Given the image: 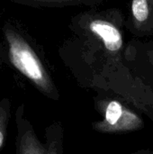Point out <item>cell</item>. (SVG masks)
Segmentation results:
<instances>
[{
  "mask_svg": "<svg viewBox=\"0 0 153 154\" xmlns=\"http://www.w3.org/2000/svg\"><path fill=\"white\" fill-rule=\"evenodd\" d=\"M131 16L138 31H148L153 27V0H132Z\"/></svg>",
  "mask_w": 153,
  "mask_h": 154,
  "instance_id": "obj_4",
  "label": "cell"
},
{
  "mask_svg": "<svg viewBox=\"0 0 153 154\" xmlns=\"http://www.w3.org/2000/svg\"><path fill=\"white\" fill-rule=\"evenodd\" d=\"M83 2H86V3H96V2H99L101 0H82Z\"/></svg>",
  "mask_w": 153,
  "mask_h": 154,
  "instance_id": "obj_9",
  "label": "cell"
},
{
  "mask_svg": "<svg viewBox=\"0 0 153 154\" xmlns=\"http://www.w3.org/2000/svg\"><path fill=\"white\" fill-rule=\"evenodd\" d=\"M19 3L33 5V6H46V7H61L68 5H76L82 3V0H15Z\"/></svg>",
  "mask_w": 153,
  "mask_h": 154,
  "instance_id": "obj_7",
  "label": "cell"
},
{
  "mask_svg": "<svg viewBox=\"0 0 153 154\" xmlns=\"http://www.w3.org/2000/svg\"><path fill=\"white\" fill-rule=\"evenodd\" d=\"M150 154H153V148H151V153Z\"/></svg>",
  "mask_w": 153,
  "mask_h": 154,
  "instance_id": "obj_10",
  "label": "cell"
},
{
  "mask_svg": "<svg viewBox=\"0 0 153 154\" xmlns=\"http://www.w3.org/2000/svg\"><path fill=\"white\" fill-rule=\"evenodd\" d=\"M151 150V149H141V150H138L136 152H131L129 154H150Z\"/></svg>",
  "mask_w": 153,
  "mask_h": 154,
  "instance_id": "obj_8",
  "label": "cell"
},
{
  "mask_svg": "<svg viewBox=\"0 0 153 154\" xmlns=\"http://www.w3.org/2000/svg\"><path fill=\"white\" fill-rule=\"evenodd\" d=\"M17 128L15 139L16 154H63L64 127L60 121H55L45 129V141L41 142L32 124L24 115V106L15 111Z\"/></svg>",
  "mask_w": 153,
  "mask_h": 154,
  "instance_id": "obj_3",
  "label": "cell"
},
{
  "mask_svg": "<svg viewBox=\"0 0 153 154\" xmlns=\"http://www.w3.org/2000/svg\"><path fill=\"white\" fill-rule=\"evenodd\" d=\"M94 106L101 116L92 123L93 131L103 134H126L145 127L142 114L113 94L100 93L94 97Z\"/></svg>",
  "mask_w": 153,
  "mask_h": 154,
  "instance_id": "obj_2",
  "label": "cell"
},
{
  "mask_svg": "<svg viewBox=\"0 0 153 154\" xmlns=\"http://www.w3.org/2000/svg\"><path fill=\"white\" fill-rule=\"evenodd\" d=\"M132 71L147 86L153 88V50L146 53L142 61L129 65Z\"/></svg>",
  "mask_w": 153,
  "mask_h": 154,
  "instance_id": "obj_5",
  "label": "cell"
},
{
  "mask_svg": "<svg viewBox=\"0 0 153 154\" xmlns=\"http://www.w3.org/2000/svg\"><path fill=\"white\" fill-rule=\"evenodd\" d=\"M8 54L12 65L44 97L59 101L60 94L53 79L30 43L14 29L5 28Z\"/></svg>",
  "mask_w": 153,
  "mask_h": 154,
  "instance_id": "obj_1",
  "label": "cell"
},
{
  "mask_svg": "<svg viewBox=\"0 0 153 154\" xmlns=\"http://www.w3.org/2000/svg\"><path fill=\"white\" fill-rule=\"evenodd\" d=\"M11 116V103L8 98L0 100V150L4 146L6 138L8 122Z\"/></svg>",
  "mask_w": 153,
  "mask_h": 154,
  "instance_id": "obj_6",
  "label": "cell"
}]
</instances>
